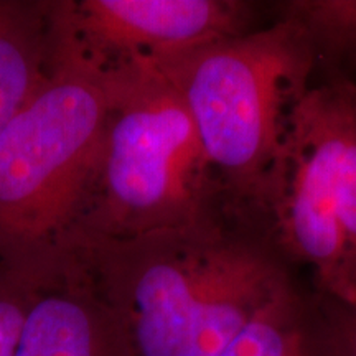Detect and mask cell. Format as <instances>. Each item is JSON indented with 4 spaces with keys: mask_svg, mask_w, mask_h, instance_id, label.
<instances>
[{
    "mask_svg": "<svg viewBox=\"0 0 356 356\" xmlns=\"http://www.w3.org/2000/svg\"><path fill=\"white\" fill-rule=\"evenodd\" d=\"M317 63L309 35L291 17L267 29L203 44L155 70L195 124L220 200L252 216L282 145L289 114Z\"/></svg>",
    "mask_w": 356,
    "mask_h": 356,
    "instance_id": "7a4b0ae2",
    "label": "cell"
},
{
    "mask_svg": "<svg viewBox=\"0 0 356 356\" xmlns=\"http://www.w3.org/2000/svg\"><path fill=\"white\" fill-rule=\"evenodd\" d=\"M13 356H129L113 314L70 252L40 277Z\"/></svg>",
    "mask_w": 356,
    "mask_h": 356,
    "instance_id": "52a82bcc",
    "label": "cell"
},
{
    "mask_svg": "<svg viewBox=\"0 0 356 356\" xmlns=\"http://www.w3.org/2000/svg\"><path fill=\"white\" fill-rule=\"evenodd\" d=\"M238 0H51L53 35L102 74L152 70L248 32Z\"/></svg>",
    "mask_w": 356,
    "mask_h": 356,
    "instance_id": "8992f818",
    "label": "cell"
},
{
    "mask_svg": "<svg viewBox=\"0 0 356 356\" xmlns=\"http://www.w3.org/2000/svg\"><path fill=\"white\" fill-rule=\"evenodd\" d=\"M279 252L310 267L317 293L356 299V84L332 74L289 114L254 215Z\"/></svg>",
    "mask_w": 356,
    "mask_h": 356,
    "instance_id": "5b68a950",
    "label": "cell"
},
{
    "mask_svg": "<svg viewBox=\"0 0 356 356\" xmlns=\"http://www.w3.org/2000/svg\"><path fill=\"white\" fill-rule=\"evenodd\" d=\"M309 35L318 58L356 71V0H300L284 6Z\"/></svg>",
    "mask_w": 356,
    "mask_h": 356,
    "instance_id": "30bf717a",
    "label": "cell"
},
{
    "mask_svg": "<svg viewBox=\"0 0 356 356\" xmlns=\"http://www.w3.org/2000/svg\"><path fill=\"white\" fill-rule=\"evenodd\" d=\"M40 277L0 259V356L15 355L22 325Z\"/></svg>",
    "mask_w": 356,
    "mask_h": 356,
    "instance_id": "8fae6325",
    "label": "cell"
},
{
    "mask_svg": "<svg viewBox=\"0 0 356 356\" xmlns=\"http://www.w3.org/2000/svg\"><path fill=\"white\" fill-rule=\"evenodd\" d=\"M104 76L113 104L68 236L132 238L218 220L215 177L170 83L155 68Z\"/></svg>",
    "mask_w": 356,
    "mask_h": 356,
    "instance_id": "277c9868",
    "label": "cell"
},
{
    "mask_svg": "<svg viewBox=\"0 0 356 356\" xmlns=\"http://www.w3.org/2000/svg\"><path fill=\"white\" fill-rule=\"evenodd\" d=\"M50 15L51 0H0V134L43 78Z\"/></svg>",
    "mask_w": 356,
    "mask_h": 356,
    "instance_id": "ba28073f",
    "label": "cell"
},
{
    "mask_svg": "<svg viewBox=\"0 0 356 356\" xmlns=\"http://www.w3.org/2000/svg\"><path fill=\"white\" fill-rule=\"evenodd\" d=\"M113 91L51 32L47 70L0 134V259L42 277L60 261Z\"/></svg>",
    "mask_w": 356,
    "mask_h": 356,
    "instance_id": "3957f363",
    "label": "cell"
},
{
    "mask_svg": "<svg viewBox=\"0 0 356 356\" xmlns=\"http://www.w3.org/2000/svg\"><path fill=\"white\" fill-rule=\"evenodd\" d=\"M129 356H216L292 282L264 246L218 220L132 238L71 234Z\"/></svg>",
    "mask_w": 356,
    "mask_h": 356,
    "instance_id": "6da1fadb",
    "label": "cell"
},
{
    "mask_svg": "<svg viewBox=\"0 0 356 356\" xmlns=\"http://www.w3.org/2000/svg\"><path fill=\"white\" fill-rule=\"evenodd\" d=\"M312 305L320 356H356V299L317 293Z\"/></svg>",
    "mask_w": 356,
    "mask_h": 356,
    "instance_id": "7c38bea8",
    "label": "cell"
},
{
    "mask_svg": "<svg viewBox=\"0 0 356 356\" xmlns=\"http://www.w3.org/2000/svg\"><path fill=\"white\" fill-rule=\"evenodd\" d=\"M216 356H320L312 300L291 282Z\"/></svg>",
    "mask_w": 356,
    "mask_h": 356,
    "instance_id": "9c48e42d",
    "label": "cell"
}]
</instances>
